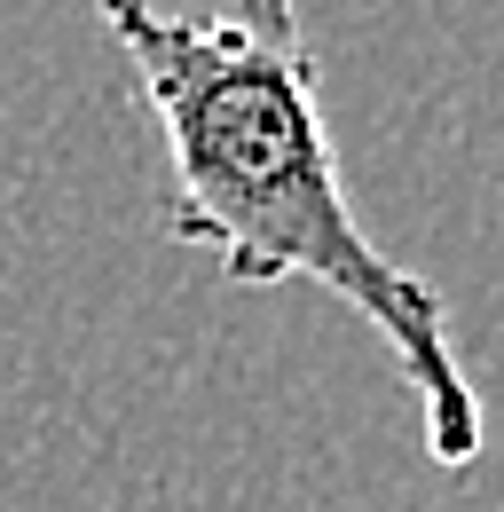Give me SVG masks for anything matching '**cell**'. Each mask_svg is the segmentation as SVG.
<instances>
[{
    "mask_svg": "<svg viewBox=\"0 0 504 512\" xmlns=\"http://www.w3.org/2000/svg\"><path fill=\"white\" fill-rule=\"evenodd\" d=\"M119 40L134 103L166 142V237L205 253L229 284H315L371 323L418 402V434L441 473L489 449L481 386L465 379L441 292L378 253L339 182L323 71L300 32V0H95Z\"/></svg>",
    "mask_w": 504,
    "mask_h": 512,
    "instance_id": "6da1fadb",
    "label": "cell"
}]
</instances>
